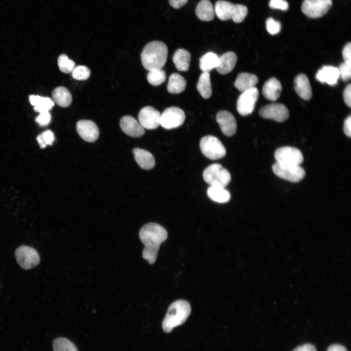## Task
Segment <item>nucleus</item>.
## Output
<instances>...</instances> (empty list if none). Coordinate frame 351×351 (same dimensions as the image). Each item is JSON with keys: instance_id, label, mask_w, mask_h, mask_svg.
Returning a JSON list of instances; mask_svg holds the SVG:
<instances>
[{"instance_id": "obj_1", "label": "nucleus", "mask_w": 351, "mask_h": 351, "mask_svg": "<svg viewBox=\"0 0 351 351\" xmlns=\"http://www.w3.org/2000/svg\"><path fill=\"white\" fill-rule=\"evenodd\" d=\"M166 229L160 225L149 223L144 225L139 233V237L144 245L142 257L150 264L156 260L161 244L167 238Z\"/></svg>"}, {"instance_id": "obj_2", "label": "nucleus", "mask_w": 351, "mask_h": 351, "mask_svg": "<svg viewBox=\"0 0 351 351\" xmlns=\"http://www.w3.org/2000/svg\"><path fill=\"white\" fill-rule=\"evenodd\" d=\"M168 48L160 41H152L143 48L141 54L143 66L148 71L162 69L167 58Z\"/></svg>"}, {"instance_id": "obj_3", "label": "nucleus", "mask_w": 351, "mask_h": 351, "mask_svg": "<svg viewBox=\"0 0 351 351\" xmlns=\"http://www.w3.org/2000/svg\"><path fill=\"white\" fill-rule=\"evenodd\" d=\"M191 312L190 303L184 300H177L168 308L162 326L165 332H170L173 329L183 324Z\"/></svg>"}, {"instance_id": "obj_4", "label": "nucleus", "mask_w": 351, "mask_h": 351, "mask_svg": "<svg viewBox=\"0 0 351 351\" xmlns=\"http://www.w3.org/2000/svg\"><path fill=\"white\" fill-rule=\"evenodd\" d=\"M204 181L213 186L225 187L231 181L229 172L221 165L214 163L209 165L203 171Z\"/></svg>"}, {"instance_id": "obj_5", "label": "nucleus", "mask_w": 351, "mask_h": 351, "mask_svg": "<svg viewBox=\"0 0 351 351\" xmlns=\"http://www.w3.org/2000/svg\"><path fill=\"white\" fill-rule=\"evenodd\" d=\"M199 146L203 155L212 160L221 158L226 154V149L222 142L213 136L203 137L200 141Z\"/></svg>"}, {"instance_id": "obj_6", "label": "nucleus", "mask_w": 351, "mask_h": 351, "mask_svg": "<svg viewBox=\"0 0 351 351\" xmlns=\"http://www.w3.org/2000/svg\"><path fill=\"white\" fill-rule=\"evenodd\" d=\"M274 158L276 162L279 164L291 166L300 165L304 159L301 152L291 146H284L276 149Z\"/></svg>"}, {"instance_id": "obj_7", "label": "nucleus", "mask_w": 351, "mask_h": 351, "mask_svg": "<svg viewBox=\"0 0 351 351\" xmlns=\"http://www.w3.org/2000/svg\"><path fill=\"white\" fill-rule=\"evenodd\" d=\"M332 5V0H304L301 10L308 17L316 19L325 15Z\"/></svg>"}, {"instance_id": "obj_8", "label": "nucleus", "mask_w": 351, "mask_h": 351, "mask_svg": "<svg viewBox=\"0 0 351 351\" xmlns=\"http://www.w3.org/2000/svg\"><path fill=\"white\" fill-rule=\"evenodd\" d=\"M272 170L276 176L291 182H298L305 176V170L300 165H284L276 162Z\"/></svg>"}, {"instance_id": "obj_9", "label": "nucleus", "mask_w": 351, "mask_h": 351, "mask_svg": "<svg viewBox=\"0 0 351 351\" xmlns=\"http://www.w3.org/2000/svg\"><path fill=\"white\" fill-rule=\"evenodd\" d=\"M15 256L19 265L25 270L36 267L40 261L38 252L34 248L27 246L19 247L15 251Z\"/></svg>"}, {"instance_id": "obj_10", "label": "nucleus", "mask_w": 351, "mask_h": 351, "mask_svg": "<svg viewBox=\"0 0 351 351\" xmlns=\"http://www.w3.org/2000/svg\"><path fill=\"white\" fill-rule=\"evenodd\" d=\"M185 115L184 111L176 107L166 109L161 114L160 125L166 129H171L180 126L184 122Z\"/></svg>"}, {"instance_id": "obj_11", "label": "nucleus", "mask_w": 351, "mask_h": 351, "mask_svg": "<svg viewBox=\"0 0 351 351\" xmlns=\"http://www.w3.org/2000/svg\"><path fill=\"white\" fill-rule=\"evenodd\" d=\"M258 95V90L256 87L242 92L236 104L237 110L240 115L245 116L254 111Z\"/></svg>"}, {"instance_id": "obj_12", "label": "nucleus", "mask_w": 351, "mask_h": 351, "mask_svg": "<svg viewBox=\"0 0 351 351\" xmlns=\"http://www.w3.org/2000/svg\"><path fill=\"white\" fill-rule=\"evenodd\" d=\"M259 115L263 118L273 119L277 122H283L288 118V108L281 103H271L260 109Z\"/></svg>"}, {"instance_id": "obj_13", "label": "nucleus", "mask_w": 351, "mask_h": 351, "mask_svg": "<svg viewBox=\"0 0 351 351\" xmlns=\"http://www.w3.org/2000/svg\"><path fill=\"white\" fill-rule=\"evenodd\" d=\"M161 114L154 107L142 108L138 115V122L145 129H155L160 125Z\"/></svg>"}, {"instance_id": "obj_14", "label": "nucleus", "mask_w": 351, "mask_h": 351, "mask_svg": "<svg viewBox=\"0 0 351 351\" xmlns=\"http://www.w3.org/2000/svg\"><path fill=\"white\" fill-rule=\"evenodd\" d=\"M76 129L79 136L87 142H94L98 137V128L92 120L82 119L78 121Z\"/></svg>"}, {"instance_id": "obj_15", "label": "nucleus", "mask_w": 351, "mask_h": 351, "mask_svg": "<svg viewBox=\"0 0 351 351\" xmlns=\"http://www.w3.org/2000/svg\"><path fill=\"white\" fill-rule=\"evenodd\" d=\"M216 119L224 135L231 136L235 133L237 124L235 117L231 113L226 110H220L217 112Z\"/></svg>"}, {"instance_id": "obj_16", "label": "nucleus", "mask_w": 351, "mask_h": 351, "mask_svg": "<svg viewBox=\"0 0 351 351\" xmlns=\"http://www.w3.org/2000/svg\"><path fill=\"white\" fill-rule=\"evenodd\" d=\"M122 131L133 137H139L145 133L144 128L134 117L130 116L123 117L120 121Z\"/></svg>"}, {"instance_id": "obj_17", "label": "nucleus", "mask_w": 351, "mask_h": 351, "mask_svg": "<svg viewBox=\"0 0 351 351\" xmlns=\"http://www.w3.org/2000/svg\"><path fill=\"white\" fill-rule=\"evenodd\" d=\"M339 78L338 68L332 66H324L318 70L316 79L321 83H327L330 85L337 84Z\"/></svg>"}, {"instance_id": "obj_18", "label": "nucleus", "mask_w": 351, "mask_h": 351, "mask_svg": "<svg viewBox=\"0 0 351 351\" xmlns=\"http://www.w3.org/2000/svg\"><path fill=\"white\" fill-rule=\"evenodd\" d=\"M296 92L302 99L308 100L312 96V91L307 76L303 74L298 75L294 80Z\"/></svg>"}, {"instance_id": "obj_19", "label": "nucleus", "mask_w": 351, "mask_h": 351, "mask_svg": "<svg viewBox=\"0 0 351 351\" xmlns=\"http://www.w3.org/2000/svg\"><path fill=\"white\" fill-rule=\"evenodd\" d=\"M282 89L280 81L275 78H271L264 83L262 93L266 99L275 101L279 97Z\"/></svg>"}, {"instance_id": "obj_20", "label": "nucleus", "mask_w": 351, "mask_h": 351, "mask_svg": "<svg viewBox=\"0 0 351 351\" xmlns=\"http://www.w3.org/2000/svg\"><path fill=\"white\" fill-rule=\"evenodd\" d=\"M237 59V56L235 53L227 52L219 57V63L215 69L220 74L229 73L234 68Z\"/></svg>"}, {"instance_id": "obj_21", "label": "nucleus", "mask_w": 351, "mask_h": 351, "mask_svg": "<svg viewBox=\"0 0 351 351\" xmlns=\"http://www.w3.org/2000/svg\"><path fill=\"white\" fill-rule=\"evenodd\" d=\"M133 152L135 160L141 168L148 170L154 167L155 159L149 152L139 148H135Z\"/></svg>"}, {"instance_id": "obj_22", "label": "nucleus", "mask_w": 351, "mask_h": 351, "mask_svg": "<svg viewBox=\"0 0 351 351\" xmlns=\"http://www.w3.org/2000/svg\"><path fill=\"white\" fill-rule=\"evenodd\" d=\"M258 80L257 77L254 74L241 73L237 75L234 85L239 91L243 92L255 87Z\"/></svg>"}, {"instance_id": "obj_23", "label": "nucleus", "mask_w": 351, "mask_h": 351, "mask_svg": "<svg viewBox=\"0 0 351 351\" xmlns=\"http://www.w3.org/2000/svg\"><path fill=\"white\" fill-rule=\"evenodd\" d=\"M235 8V4L223 0H219L215 4L214 13L221 20L232 19Z\"/></svg>"}, {"instance_id": "obj_24", "label": "nucleus", "mask_w": 351, "mask_h": 351, "mask_svg": "<svg viewBox=\"0 0 351 351\" xmlns=\"http://www.w3.org/2000/svg\"><path fill=\"white\" fill-rule=\"evenodd\" d=\"M195 14L201 20L211 21L214 17V7L209 0H201L196 6Z\"/></svg>"}, {"instance_id": "obj_25", "label": "nucleus", "mask_w": 351, "mask_h": 351, "mask_svg": "<svg viewBox=\"0 0 351 351\" xmlns=\"http://www.w3.org/2000/svg\"><path fill=\"white\" fill-rule=\"evenodd\" d=\"M173 60L178 71H187L190 64V53L184 49H178L174 53Z\"/></svg>"}, {"instance_id": "obj_26", "label": "nucleus", "mask_w": 351, "mask_h": 351, "mask_svg": "<svg viewBox=\"0 0 351 351\" xmlns=\"http://www.w3.org/2000/svg\"><path fill=\"white\" fill-rule=\"evenodd\" d=\"M53 101L61 107L69 106L72 101V97L69 90L63 86L55 88L52 92Z\"/></svg>"}, {"instance_id": "obj_27", "label": "nucleus", "mask_w": 351, "mask_h": 351, "mask_svg": "<svg viewBox=\"0 0 351 351\" xmlns=\"http://www.w3.org/2000/svg\"><path fill=\"white\" fill-rule=\"evenodd\" d=\"M207 194L212 200L219 203H226L231 198L230 192L220 186H210L207 190Z\"/></svg>"}, {"instance_id": "obj_28", "label": "nucleus", "mask_w": 351, "mask_h": 351, "mask_svg": "<svg viewBox=\"0 0 351 351\" xmlns=\"http://www.w3.org/2000/svg\"><path fill=\"white\" fill-rule=\"evenodd\" d=\"M29 101L34 107V110L39 113L49 112L54 105V101L50 98L37 95H30Z\"/></svg>"}, {"instance_id": "obj_29", "label": "nucleus", "mask_w": 351, "mask_h": 351, "mask_svg": "<svg viewBox=\"0 0 351 351\" xmlns=\"http://www.w3.org/2000/svg\"><path fill=\"white\" fill-rule=\"evenodd\" d=\"M186 84L183 77L178 73H173L169 78L167 90L172 94L180 93L185 90Z\"/></svg>"}, {"instance_id": "obj_30", "label": "nucleus", "mask_w": 351, "mask_h": 351, "mask_svg": "<svg viewBox=\"0 0 351 351\" xmlns=\"http://www.w3.org/2000/svg\"><path fill=\"white\" fill-rule=\"evenodd\" d=\"M196 88L204 98L207 99L211 96L212 90L209 72H203L199 78Z\"/></svg>"}, {"instance_id": "obj_31", "label": "nucleus", "mask_w": 351, "mask_h": 351, "mask_svg": "<svg viewBox=\"0 0 351 351\" xmlns=\"http://www.w3.org/2000/svg\"><path fill=\"white\" fill-rule=\"evenodd\" d=\"M219 63V57L214 53L210 52L205 54L199 59V67L203 72H209L216 68Z\"/></svg>"}, {"instance_id": "obj_32", "label": "nucleus", "mask_w": 351, "mask_h": 351, "mask_svg": "<svg viewBox=\"0 0 351 351\" xmlns=\"http://www.w3.org/2000/svg\"><path fill=\"white\" fill-rule=\"evenodd\" d=\"M53 348L54 351H78L71 341L64 337L55 339L53 342Z\"/></svg>"}, {"instance_id": "obj_33", "label": "nucleus", "mask_w": 351, "mask_h": 351, "mask_svg": "<svg viewBox=\"0 0 351 351\" xmlns=\"http://www.w3.org/2000/svg\"><path fill=\"white\" fill-rule=\"evenodd\" d=\"M148 82L152 85L158 86L163 83L166 79V73L162 69L149 71L147 76Z\"/></svg>"}, {"instance_id": "obj_34", "label": "nucleus", "mask_w": 351, "mask_h": 351, "mask_svg": "<svg viewBox=\"0 0 351 351\" xmlns=\"http://www.w3.org/2000/svg\"><path fill=\"white\" fill-rule=\"evenodd\" d=\"M58 66L62 72L68 74L74 68L75 63L74 61L69 59L66 55L62 54L58 58Z\"/></svg>"}, {"instance_id": "obj_35", "label": "nucleus", "mask_w": 351, "mask_h": 351, "mask_svg": "<svg viewBox=\"0 0 351 351\" xmlns=\"http://www.w3.org/2000/svg\"><path fill=\"white\" fill-rule=\"evenodd\" d=\"M71 72L73 78L79 80H86L90 76V70L86 66L79 65L75 67Z\"/></svg>"}, {"instance_id": "obj_36", "label": "nucleus", "mask_w": 351, "mask_h": 351, "mask_svg": "<svg viewBox=\"0 0 351 351\" xmlns=\"http://www.w3.org/2000/svg\"><path fill=\"white\" fill-rule=\"evenodd\" d=\"M37 140L40 148H43L47 145L52 144L55 140L54 134L52 131L47 130L39 135Z\"/></svg>"}, {"instance_id": "obj_37", "label": "nucleus", "mask_w": 351, "mask_h": 351, "mask_svg": "<svg viewBox=\"0 0 351 351\" xmlns=\"http://www.w3.org/2000/svg\"><path fill=\"white\" fill-rule=\"evenodd\" d=\"M248 13L247 7L243 4H235V8L232 20L235 23L242 22Z\"/></svg>"}, {"instance_id": "obj_38", "label": "nucleus", "mask_w": 351, "mask_h": 351, "mask_svg": "<svg viewBox=\"0 0 351 351\" xmlns=\"http://www.w3.org/2000/svg\"><path fill=\"white\" fill-rule=\"evenodd\" d=\"M266 25L268 32L271 35L277 34L281 30L280 22L274 20L273 18H269L267 20Z\"/></svg>"}, {"instance_id": "obj_39", "label": "nucleus", "mask_w": 351, "mask_h": 351, "mask_svg": "<svg viewBox=\"0 0 351 351\" xmlns=\"http://www.w3.org/2000/svg\"><path fill=\"white\" fill-rule=\"evenodd\" d=\"M351 67L348 65L345 62L341 63L338 68L339 72V77L344 81H348L351 78Z\"/></svg>"}, {"instance_id": "obj_40", "label": "nucleus", "mask_w": 351, "mask_h": 351, "mask_svg": "<svg viewBox=\"0 0 351 351\" xmlns=\"http://www.w3.org/2000/svg\"><path fill=\"white\" fill-rule=\"evenodd\" d=\"M269 6L272 9L286 11L289 8V4L285 0H270Z\"/></svg>"}, {"instance_id": "obj_41", "label": "nucleus", "mask_w": 351, "mask_h": 351, "mask_svg": "<svg viewBox=\"0 0 351 351\" xmlns=\"http://www.w3.org/2000/svg\"><path fill=\"white\" fill-rule=\"evenodd\" d=\"M342 56L344 61L346 64L351 67V43L349 42L347 43L343 50Z\"/></svg>"}, {"instance_id": "obj_42", "label": "nucleus", "mask_w": 351, "mask_h": 351, "mask_svg": "<svg viewBox=\"0 0 351 351\" xmlns=\"http://www.w3.org/2000/svg\"><path fill=\"white\" fill-rule=\"evenodd\" d=\"M51 115L49 112L40 113L36 118V121L41 126H45L48 124L51 121Z\"/></svg>"}, {"instance_id": "obj_43", "label": "nucleus", "mask_w": 351, "mask_h": 351, "mask_svg": "<svg viewBox=\"0 0 351 351\" xmlns=\"http://www.w3.org/2000/svg\"><path fill=\"white\" fill-rule=\"evenodd\" d=\"M351 85L348 84L344 89L343 98L346 104L349 107H351Z\"/></svg>"}, {"instance_id": "obj_44", "label": "nucleus", "mask_w": 351, "mask_h": 351, "mask_svg": "<svg viewBox=\"0 0 351 351\" xmlns=\"http://www.w3.org/2000/svg\"><path fill=\"white\" fill-rule=\"evenodd\" d=\"M343 130L345 134L349 136H351V116H349L344 121Z\"/></svg>"}, {"instance_id": "obj_45", "label": "nucleus", "mask_w": 351, "mask_h": 351, "mask_svg": "<svg viewBox=\"0 0 351 351\" xmlns=\"http://www.w3.org/2000/svg\"><path fill=\"white\" fill-rule=\"evenodd\" d=\"M292 351H317V350L313 345L308 343L297 347Z\"/></svg>"}, {"instance_id": "obj_46", "label": "nucleus", "mask_w": 351, "mask_h": 351, "mask_svg": "<svg viewBox=\"0 0 351 351\" xmlns=\"http://www.w3.org/2000/svg\"><path fill=\"white\" fill-rule=\"evenodd\" d=\"M188 1V0H169V2L173 8L178 9L184 6Z\"/></svg>"}, {"instance_id": "obj_47", "label": "nucleus", "mask_w": 351, "mask_h": 351, "mask_svg": "<svg viewBox=\"0 0 351 351\" xmlns=\"http://www.w3.org/2000/svg\"><path fill=\"white\" fill-rule=\"evenodd\" d=\"M327 351H348L347 349L340 344H332L327 349Z\"/></svg>"}]
</instances>
